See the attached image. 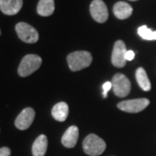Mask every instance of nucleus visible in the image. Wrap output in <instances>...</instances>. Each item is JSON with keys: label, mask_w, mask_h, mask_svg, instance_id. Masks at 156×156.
<instances>
[{"label": "nucleus", "mask_w": 156, "mask_h": 156, "mask_svg": "<svg viewBox=\"0 0 156 156\" xmlns=\"http://www.w3.org/2000/svg\"><path fill=\"white\" fill-rule=\"evenodd\" d=\"M11 155V149L7 147H4L0 148V156H10Z\"/></svg>", "instance_id": "19"}, {"label": "nucleus", "mask_w": 156, "mask_h": 156, "mask_svg": "<svg viewBox=\"0 0 156 156\" xmlns=\"http://www.w3.org/2000/svg\"><path fill=\"white\" fill-rule=\"evenodd\" d=\"M15 29L18 37L23 42L27 44H35L38 41L39 35L37 30L27 23H18Z\"/></svg>", "instance_id": "4"}, {"label": "nucleus", "mask_w": 156, "mask_h": 156, "mask_svg": "<svg viewBox=\"0 0 156 156\" xmlns=\"http://www.w3.org/2000/svg\"><path fill=\"white\" fill-rule=\"evenodd\" d=\"M90 14L97 23H105L108 18V11L102 0H94L90 5Z\"/></svg>", "instance_id": "7"}, {"label": "nucleus", "mask_w": 156, "mask_h": 156, "mask_svg": "<svg viewBox=\"0 0 156 156\" xmlns=\"http://www.w3.org/2000/svg\"><path fill=\"white\" fill-rule=\"evenodd\" d=\"M111 83L114 93L116 96L125 97L129 94L131 90V83L123 74H115L112 79Z\"/></svg>", "instance_id": "5"}, {"label": "nucleus", "mask_w": 156, "mask_h": 156, "mask_svg": "<svg viewBox=\"0 0 156 156\" xmlns=\"http://www.w3.org/2000/svg\"><path fill=\"white\" fill-rule=\"evenodd\" d=\"M84 152L91 156L101 154L106 149V143L103 140L95 134H89L83 142Z\"/></svg>", "instance_id": "2"}, {"label": "nucleus", "mask_w": 156, "mask_h": 156, "mask_svg": "<svg viewBox=\"0 0 156 156\" xmlns=\"http://www.w3.org/2000/svg\"><path fill=\"white\" fill-rule=\"evenodd\" d=\"M135 77L139 86L144 91H149L151 89V83L145 69L143 68H138L135 72Z\"/></svg>", "instance_id": "16"}, {"label": "nucleus", "mask_w": 156, "mask_h": 156, "mask_svg": "<svg viewBox=\"0 0 156 156\" xmlns=\"http://www.w3.org/2000/svg\"><path fill=\"white\" fill-rule=\"evenodd\" d=\"M150 101L147 98H139L134 100H127L117 104L118 108L128 113H138L145 109L149 105Z\"/></svg>", "instance_id": "6"}, {"label": "nucleus", "mask_w": 156, "mask_h": 156, "mask_svg": "<svg viewBox=\"0 0 156 156\" xmlns=\"http://www.w3.org/2000/svg\"><path fill=\"white\" fill-rule=\"evenodd\" d=\"M113 11L115 16L119 18V19H126L129 17L132 13H133V8L129 4L126 3V2H118L116 3L114 8H113Z\"/></svg>", "instance_id": "12"}, {"label": "nucleus", "mask_w": 156, "mask_h": 156, "mask_svg": "<svg viewBox=\"0 0 156 156\" xmlns=\"http://www.w3.org/2000/svg\"><path fill=\"white\" fill-rule=\"evenodd\" d=\"M130 1H137V0H130Z\"/></svg>", "instance_id": "21"}, {"label": "nucleus", "mask_w": 156, "mask_h": 156, "mask_svg": "<svg viewBox=\"0 0 156 156\" xmlns=\"http://www.w3.org/2000/svg\"><path fill=\"white\" fill-rule=\"evenodd\" d=\"M69 67L72 71H78L89 67L92 62V56L88 51H75L67 56Z\"/></svg>", "instance_id": "1"}, {"label": "nucleus", "mask_w": 156, "mask_h": 156, "mask_svg": "<svg viewBox=\"0 0 156 156\" xmlns=\"http://www.w3.org/2000/svg\"><path fill=\"white\" fill-rule=\"evenodd\" d=\"M0 35H1V30H0Z\"/></svg>", "instance_id": "22"}, {"label": "nucleus", "mask_w": 156, "mask_h": 156, "mask_svg": "<svg viewBox=\"0 0 156 156\" xmlns=\"http://www.w3.org/2000/svg\"><path fill=\"white\" fill-rule=\"evenodd\" d=\"M36 113L32 108H26L23 110L15 121V126L20 130H25L30 127L35 119Z\"/></svg>", "instance_id": "9"}, {"label": "nucleus", "mask_w": 156, "mask_h": 156, "mask_svg": "<svg viewBox=\"0 0 156 156\" xmlns=\"http://www.w3.org/2000/svg\"><path fill=\"white\" fill-rule=\"evenodd\" d=\"M125 58L127 61H132L134 58V52L133 50H128L126 52V55H125Z\"/></svg>", "instance_id": "20"}, {"label": "nucleus", "mask_w": 156, "mask_h": 156, "mask_svg": "<svg viewBox=\"0 0 156 156\" xmlns=\"http://www.w3.org/2000/svg\"><path fill=\"white\" fill-rule=\"evenodd\" d=\"M79 137V129L76 126H70L62 137V143L68 148H72L76 145Z\"/></svg>", "instance_id": "11"}, {"label": "nucleus", "mask_w": 156, "mask_h": 156, "mask_svg": "<svg viewBox=\"0 0 156 156\" xmlns=\"http://www.w3.org/2000/svg\"><path fill=\"white\" fill-rule=\"evenodd\" d=\"M138 34L144 40H148V41L156 40V30H152L147 25H142L139 27Z\"/></svg>", "instance_id": "17"}, {"label": "nucleus", "mask_w": 156, "mask_h": 156, "mask_svg": "<svg viewBox=\"0 0 156 156\" xmlns=\"http://www.w3.org/2000/svg\"><path fill=\"white\" fill-rule=\"evenodd\" d=\"M55 11L54 0H40L37 7L38 15L42 17H49Z\"/></svg>", "instance_id": "15"}, {"label": "nucleus", "mask_w": 156, "mask_h": 156, "mask_svg": "<svg viewBox=\"0 0 156 156\" xmlns=\"http://www.w3.org/2000/svg\"><path fill=\"white\" fill-rule=\"evenodd\" d=\"M128 50L126 49V45L122 40H118L114 45V50L112 53L111 61L114 66L117 68H122L126 64L125 55Z\"/></svg>", "instance_id": "8"}, {"label": "nucleus", "mask_w": 156, "mask_h": 156, "mask_svg": "<svg viewBox=\"0 0 156 156\" xmlns=\"http://www.w3.org/2000/svg\"><path fill=\"white\" fill-rule=\"evenodd\" d=\"M42 64V58L37 55H26L22 59L17 69L18 75L22 77H26L37 70Z\"/></svg>", "instance_id": "3"}, {"label": "nucleus", "mask_w": 156, "mask_h": 156, "mask_svg": "<svg viewBox=\"0 0 156 156\" xmlns=\"http://www.w3.org/2000/svg\"><path fill=\"white\" fill-rule=\"evenodd\" d=\"M48 147V139L44 134L39 135L32 145L33 156H44Z\"/></svg>", "instance_id": "13"}, {"label": "nucleus", "mask_w": 156, "mask_h": 156, "mask_svg": "<svg viewBox=\"0 0 156 156\" xmlns=\"http://www.w3.org/2000/svg\"><path fill=\"white\" fill-rule=\"evenodd\" d=\"M52 116L58 122H64L69 115V106L66 102H58L52 108Z\"/></svg>", "instance_id": "14"}, {"label": "nucleus", "mask_w": 156, "mask_h": 156, "mask_svg": "<svg viewBox=\"0 0 156 156\" xmlns=\"http://www.w3.org/2000/svg\"><path fill=\"white\" fill-rule=\"evenodd\" d=\"M23 6V0H0V10L8 16L17 14Z\"/></svg>", "instance_id": "10"}, {"label": "nucleus", "mask_w": 156, "mask_h": 156, "mask_svg": "<svg viewBox=\"0 0 156 156\" xmlns=\"http://www.w3.org/2000/svg\"><path fill=\"white\" fill-rule=\"evenodd\" d=\"M112 88V83L111 82H107L105 83L102 85V89H103V97L104 98H106L107 97V94H108V92L109 91V89Z\"/></svg>", "instance_id": "18"}]
</instances>
